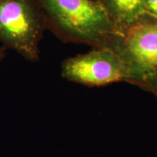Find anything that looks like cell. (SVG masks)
<instances>
[{
  "label": "cell",
  "mask_w": 157,
  "mask_h": 157,
  "mask_svg": "<svg viewBox=\"0 0 157 157\" xmlns=\"http://www.w3.org/2000/svg\"><path fill=\"white\" fill-rule=\"evenodd\" d=\"M93 1H98V0H93Z\"/></svg>",
  "instance_id": "obj_8"
},
{
  "label": "cell",
  "mask_w": 157,
  "mask_h": 157,
  "mask_svg": "<svg viewBox=\"0 0 157 157\" xmlns=\"http://www.w3.org/2000/svg\"><path fill=\"white\" fill-rule=\"evenodd\" d=\"M5 57V48L3 47H0V63L2 61Z\"/></svg>",
  "instance_id": "obj_7"
},
{
  "label": "cell",
  "mask_w": 157,
  "mask_h": 157,
  "mask_svg": "<svg viewBox=\"0 0 157 157\" xmlns=\"http://www.w3.org/2000/svg\"><path fill=\"white\" fill-rule=\"evenodd\" d=\"M48 28L39 0H0V42L29 61L39 60V43Z\"/></svg>",
  "instance_id": "obj_3"
},
{
  "label": "cell",
  "mask_w": 157,
  "mask_h": 157,
  "mask_svg": "<svg viewBox=\"0 0 157 157\" xmlns=\"http://www.w3.org/2000/svg\"><path fill=\"white\" fill-rule=\"evenodd\" d=\"M105 48L123 61L125 82L157 96V18L146 14L130 26L117 30Z\"/></svg>",
  "instance_id": "obj_2"
},
{
  "label": "cell",
  "mask_w": 157,
  "mask_h": 157,
  "mask_svg": "<svg viewBox=\"0 0 157 157\" xmlns=\"http://www.w3.org/2000/svg\"><path fill=\"white\" fill-rule=\"evenodd\" d=\"M117 30L134 24L146 13L143 0H98Z\"/></svg>",
  "instance_id": "obj_5"
},
{
  "label": "cell",
  "mask_w": 157,
  "mask_h": 157,
  "mask_svg": "<svg viewBox=\"0 0 157 157\" xmlns=\"http://www.w3.org/2000/svg\"><path fill=\"white\" fill-rule=\"evenodd\" d=\"M61 75L75 83L102 86L125 82L127 70L114 51L109 48H94L85 54L68 58L63 62Z\"/></svg>",
  "instance_id": "obj_4"
},
{
  "label": "cell",
  "mask_w": 157,
  "mask_h": 157,
  "mask_svg": "<svg viewBox=\"0 0 157 157\" xmlns=\"http://www.w3.org/2000/svg\"><path fill=\"white\" fill-rule=\"evenodd\" d=\"M47 26L64 41L105 48L117 31L107 12L93 0H39Z\"/></svg>",
  "instance_id": "obj_1"
},
{
  "label": "cell",
  "mask_w": 157,
  "mask_h": 157,
  "mask_svg": "<svg viewBox=\"0 0 157 157\" xmlns=\"http://www.w3.org/2000/svg\"><path fill=\"white\" fill-rule=\"evenodd\" d=\"M147 14L157 18V0H143Z\"/></svg>",
  "instance_id": "obj_6"
}]
</instances>
